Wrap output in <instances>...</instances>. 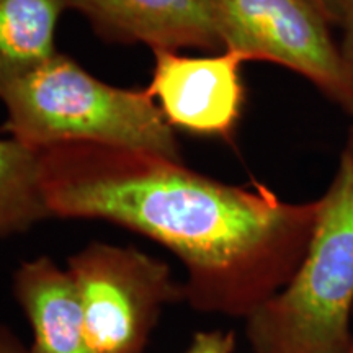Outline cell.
<instances>
[{
    "label": "cell",
    "mask_w": 353,
    "mask_h": 353,
    "mask_svg": "<svg viewBox=\"0 0 353 353\" xmlns=\"http://www.w3.org/2000/svg\"><path fill=\"white\" fill-rule=\"evenodd\" d=\"M342 41L341 51L353 77V0H342Z\"/></svg>",
    "instance_id": "12"
},
{
    "label": "cell",
    "mask_w": 353,
    "mask_h": 353,
    "mask_svg": "<svg viewBox=\"0 0 353 353\" xmlns=\"http://www.w3.org/2000/svg\"><path fill=\"white\" fill-rule=\"evenodd\" d=\"M254 353H347L353 335V128L298 272L245 322Z\"/></svg>",
    "instance_id": "2"
},
{
    "label": "cell",
    "mask_w": 353,
    "mask_h": 353,
    "mask_svg": "<svg viewBox=\"0 0 353 353\" xmlns=\"http://www.w3.org/2000/svg\"><path fill=\"white\" fill-rule=\"evenodd\" d=\"M347 353H353V335H352V342H350V347H348Z\"/></svg>",
    "instance_id": "15"
},
{
    "label": "cell",
    "mask_w": 353,
    "mask_h": 353,
    "mask_svg": "<svg viewBox=\"0 0 353 353\" xmlns=\"http://www.w3.org/2000/svg\"><path fill=\"white\" fill-rule=\"evenodd\" d=\"M148 92L159 101L172 128L229 139L242 113L244 59L232 51L214 56H183L156 50Z\"/></svg>",
    "instance_id": "6"
},
{
    "label": "cell",
    "mask_w": 353,
    "mask_h": 353,
    "mask_svg": "<svg viewBox=\"0 0 353 353\" xmlns=\"http://www.w3.org/2000/svg\"><path fill=\"white\" fill-rule=\"evenodd\" d=\"M12 286L32 329L28 353H92L81 299L68 268L46 255L26 260L13 273Z\"/></svg>",
    "instance_id": "8"
},
{
    "label": "cell",
    "mask_w": 353,
    "mask_h": 353,
    "mask_svg": "<svg viewBox=\"0 0 353 353\" xmlns=\"http://www.w3.org/2000/svg\"><path fill=\"white\" fill-rule=\"evenodd\" d=\"M0 353H28V345L21 343L10 329L0 324Z\"/></svg>",
    "instance_id": "13"
},
{
    "label": "cell",
    "mask_w": 353,
    "mask_h": 353,
    "mask_svg": "<svg viewBox=\"0 0 353 353\" xmlns=\"http://www.w3.org/2000/svg\"><path fill=\"white\" fill-rule=\"evenodd\" d=\"M237 337L234 330H201L193 335L185 353H236Z\"/></svg>",
    "instance_id": "11"
},
{
    "label": "cell",
    "mask_w": 353,
    "mask_h": 353,
    "mask_svg": "<svg viewBox=\"0 0 353 353\" xmlns=\"http://www.w3.org/2000/svg\"><path fill=\"white\" fill-rule=\"evenodd\" d=\"M332 26H341L342 0H314Z\"/></svg>",
    "instance_id": "14"
},
{
    "label": "cell",
    "mask_w": 353,
    "mask_h": 353,
    "mask_svg": "<svg viewBox=\"0 0 353 353\" xmlns=\"http://www.w3.org/2000/svg\"><path fill=\"white\" fill-rule=\"evenodd\" d=\"M103 39L144 43L152 51H216L223 43L213 0H69Z\"/></svg>",
    "instance_id": "7"
},
{
    "label": "cell",
    "mask_w": 353,
    "mask_h": 353,
    "mask_svg": "<svg viewBox=\"0 0 353 353\" xmlns=\"http://www.w3.org/2000/svg\"><path fill=\"white\" fill-rule=\"evenodd\" d=\"M69 0H0V99L57 54L56 26Z\"/></svg>",
    "instance_id": "9"
},
{
    "label": "cell",
    "mask_w": 353,
    "mask_h": 353,
    "mask_svg": "<svg viewBox=\"0 0 353 353\" xmlns=\"http://www.w3.org/2000/svg\"><path fill=\"white\" fill-rule=\"evenodd\" d=\"M52 218L97 219L169 249L185 268V303L200 314L247 321L298 272L321 198L280 200L263 185L236 187L182 161L113 145L39 149Z\"/></svg>",
    "instance_id": "1"
},
{
    "label": "cell",
    "mask_w": 353,
    "mask_h": 353,
    "mask_svg": "<svg viewBox=\"0 0 353 353\" xmlns=\"http://www.w3.org/2000/svg\"><path fill=\"white\" fill-rule=\"evenodd\" d=\"M92 353H144L167 306L185 303L170 267L136 247L90 242L68 259Z\"/></svg>",
    "instance_id": "4"
},
{
    "label": "cell",
    "mask_w": 353,
    "mask_h": 353,
    "mask_svg": "<svg viewBox=\"0 0 353 353\" xmlns=\"http://www.w3.org/2000/svg\"><path fill=\"white\" fill-rule=\"evenodd\" d=\"M223 51L283 65L353 117V77L314 0H213Z\"/></svg>",
    "instance_id": "5"
},
{
    "label": "cell",
    "mask_w": 353,
    "mask_h": 353,
    "mask_svg": "<svg viewBox=\"0 0 353 353\" xmlns=\"http://www.w3.org/2000/svg\"><path fill=\"white\" fill-rule=\"evenodd\" d=\"M48 218L39 149L0 139V237L23 234Z\"/></svg>",
    "instance_id": "10"
},
{
    "label": "cell",
    "mask_w": 353,
    "mask_h": 353,
    "mask_svg": "<svg viewBox=\"0 0 353 353\" xmlns=\"http://www.w3.org/2000/svg\"><path fill=\"white\" fill-rule=\"evenodd\" d=\"M6 130L30 148L88 143L182 161L179 139L145 90L101 82L57 52L2 95Z\"/></svg>",
    "instance_id": "3"
}]
</instances>
